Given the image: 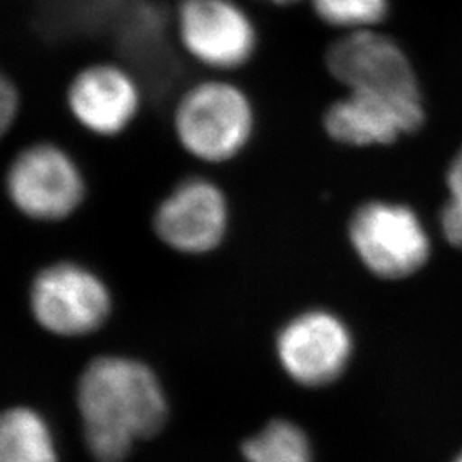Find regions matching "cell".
<instances>
[{
  "mask_svg": "<svg viewBox=\"0 0 462 462\" xmlns=\"http://www.w3.org/2000/svg\"><path fill=\"white\" fill-rule=\"evenodd\" d=\"M276 351L291 379L307 387H320L346 370L353 337L337 315L315 309L295 315L281 328Z\"/></svg>",
  "mask_w": 462,
  "mask_h": 462,
  "instance_id": "cell-10",
  "label": "cell"
},
{
  "mask_svg": "<svg viewBox=\"0 0 462 462\" xmlns=\"http://www.w3.org/2000/svg\"><path fill=\"white\" fill-rule=\"evenodd\" d=\"M447 199L442 208V221L456 233L462 235V148L447 171Z\"/></svg>",
  "mask_w": 462,
  "mask_h": 462,
  "instance_id": "cell-16",
  "label": "cell"
},
{
  "mask_svg": "<svg viewBox=\"0 0 462 462\" xmlns=\"http://www.w3.org/2000/svg\"><path fill=\"white\" fill-rule=\"evenodd\" d=\"M456 462H462V454L457 457V459H456Z\"/></svg>",
  "mask_w": 462,
  "mask_h": 462,
  "instance_id": "cell-18",
  "label": "cell"
},
{
  "mask_svg": "<svg viewBox=\"0 0 462 462\" xmlns=\"http://www.w3.org/2000/svg\"><path fill=\"white\" fill-rule=\"evenodd\" d=\"M23 112V97L14 79L0 69V144L16 129Z\"/></svg>",
  "mask_w": 462,
  "mask_h": 462,
  "instance_id": "cell-15",
  "label": "cell"
},
{
  "mask_svg": "<svg viewBox=\"0 0 462 462\" xmlns=\"http://www.w3.org/2000/svg\"><path fill=\"white\" fill-rule=\"evenodd\" d=\"M86 446L99 462H122L139 439L165 425L168 401L156 372L127 355H99L78 380Z\"/></svg>",
  "mask_w": 462,
  "mask_h": 462,
  "instance_id": "cell-1",
  "label": "cell"
},
{
  "mask_svg": "<svg viewBox=\"0 0 462 462\" xmlns=\"http://www.w3.org/2000/svg\"><path fill=\"white\" fill-rule=\"evenodd\" d=\"M347 235L362 264L382 280H404L429 263V231L406 204L365 202L351 216Z\"/></svg>",
  "mask_w": 462,
  "mask_h": 462,
  "instance_id": "cell-6",
  "label": "cell"
},
{
  "mask_svg": "<svg viewBox=\"0 0 462 462\" xmlns=\"http://www.w3.org/2000/svg\"><path fill=\"white\" fill-rule=\"evenodd\" d=\"M255 127V106L247 91L219 74L187 86L170 114L173 143L202 166L235 162L252 143Z\"/></svg>",
  "mask_w": 462,
  "mask_h": 462,
  "instance_id": "cell-2",
  "label": "cell"
},
{
  "mask_svg": "<svg viewBox=\"0 0 462 462\" xmlns=\"http://www.w3.org/2000/svg\"><path fill=\"white\" fill-rule=\"evenodd\" d=\"M248 462H310L312 448L307 435L290 421H273L245 442Z\"/></svg>",
  "mask_w": 462,
  "mask_h": 462,
  "instance_id": "cell-13",
  "label": "cell"
},
{
  "mask_svg": "<svg viewBox=\"0 0 462 462\" xmlns=\"http://www.w3.org/2000/svg\"><path fill=\"white\" fill-rule=\"evenodd\" d=\"M175 34L190 60L219 76L247 66L259 47L254 19L235 0H182Z\"/></svg>",
  "mask_w": 462,
  "mask_h": 462,
  "instance_id": "cell-8",
  "label": "cell"
},
{
  "mask_svg": "<svg viewBox=\"0 0 462 462\" xmlns=\"http://www.w3.org/2000/svg\"><path fill=\"white\" fill-rule=\"evenodd\" d=\"M315 16L332 28L349 32L374 30L389 16V0H310Z\"/></svg>",
  "mask_w": 462,
  "mask_h": 462,
  "instance_id": "cell-14",
  "label": "cell"
},
{
  "mask_svg": "<svg viewBox=\"0 0 462 462\" xmlns=\"http://www.w3.org/2000/svg\"><path fill=\"white\" fill-rule=\"evenodd\" d=\"M144 86L137 74L114 60L79 67L64 89V106L72 124L99 141L131 133L143 116Z\"/></svg>",
  "mask_w": 462,
  "mask_h": 462,
  "instance_id": "cell-7",
  "label": "cell"
},
{
  "mask_svg": "<svg viewBox=\"0 0 462 462\" xmlns=\"http://www.w3.org/2000/svg\"><path fill=\"white\" fill-rule=\"evenodd\" d=\"M425 122L420 93L347 91L324 116V129L336 143L353 148L387 146L416 133Z\"/></svg>",
  "mask_w": 462,
  "mask_h": 462,
  "instance_id": "cell-9",
  "label": "cell"
},
{
  "mask_svg": "<svg viewBox=\"0 0 462 462\" xmlns=\"http://www.w3.org/2000/svg\"><path fill=\"white\" fill-rule=\"evenodd\" d=\"M2 194L24 221L57 226L83 211L89 179L70 149L51 139H36L9 158L2 173Z\"/></svg>",
  "mask_w": 462,
  "mask_h": 462,
  "instance_id": "cell-3",
  "label": "cell"
},
{
  "mask_svg": "<svg viewBox=\"0 0 462 462\" xmlns=\"http://www.w3.org/2000/svg\"><path fill=\"white\" fill-rule=\"evenodd\" d=\"M149 226L168 252L187 259L208 257L223 247L230 235V199L211 177L187 175L158 199Z\"/></svg>",
  "mask_w": 462,
  "mask_h": 462,
  "instance_id": "cell-5",
  "label": "cell"
},
{
  "mask_svg": "<svg viewBox=\"0 0 462 462\" xmlns=\"http://www.w3.org/2000/svg\"><path fill=\"white\" fill-rule=\"evenodd\" d=\"M330 76L347 91L420 93L416 72L394 38L374 30L349 32L326 53Z\"/></svg>",
  "mask_w": 462,
  "mask_h": 462,
  "instance_id": "cell-11",
  "label": "cell"
},
{
  "mask_svg": "<svg viewBox=\"0 0 462 462\" xmlns=\"http://www.w3.org/2000/svg\"><path fill=\"white\" fill-rule=\"evenodd\" d=\"M26 309L38 329L60 339L98 334L116 312V291L84 261L60 257L40 265L26 286Z\"/></svg>",
  "mask_w": 462,
  "mask_h": 462,
  "instance_id": "cell-4",
  "label": "cell"
},
{
  "mask_svg": "<svg viewBox=\"0 0 462 462\" xmlns=\"http://www.w3.org/2000/svg\"><path fill=\"white\" fill-rule=\"evenodd\" d=\"M267 2L276 4V5H288V4H293V2H297V0H267Z\"/></svg>",
  "mask_w": 462,
  "mask_h": 462,
  "instance_id": "cell-17",
  "label": "cell"
},
{
  "mask_svg": "<svg viewBox=\"0 0 462 462\" xmlns=\"http://www.w3.org/2000/svg\"><path fill=\"white\" fill-rule=\"evenodd\" d=\"M0 462H59L47 421L32 408L0 413Z\"/></svg>",
  "mask_w": 462,
  "mask_h": 462,
  "instance_id": "cell-12",
  "label": "cell"
}]
</instances>
